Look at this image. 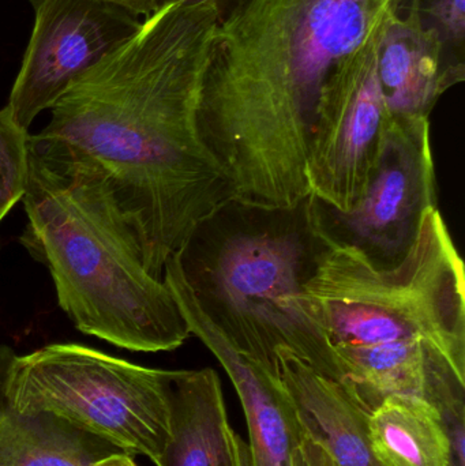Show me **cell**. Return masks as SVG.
I'll list each match as a JSON object with an SVG mask.
<instances>
[{"mask_svg": "<svg viewBox=\"0 0 465 466\" xmlns=\"http://www.w3.org/2000/svg\"><path fill=\"white\" fill-rule=\"evenodd\" d=\"M220 19L210 2L172 3L147 16L63 93L40 133L97 168L158 279L199 221L237 198L197 126Z\"/></svg>", "mask_w": 465, "mask_h": 466, "instance_id": "6da1fadb", "label": "cell"}, {"mask_svg": "<svg viewBox=\"0 0 465 466\" xmlns=\"http://www.w3.org/2000/svg\"><path fill=\"white\" fill-rule=\"evenodd\" d=\"M404 0H242L218 22L197 126L237 198L292 208L310 196L308 160L325 87Z\"/></svg>", "mask_w": 465, "mask_h": 466, "instance_id": "7a4b0ae2", "label": "cell"}, {"mask_svg": "<svg viewBox=\"0 0 465 466\" xmlns=\"http://www.w3.org/2000/svg\"><path fill=\"white\" fill-rule=\"evenodd\" d=\"M306 289L343 382L370 412L390 396H464V263L440 209L396 268L327 247Z\"/></svg>", "mask_w": 465, "mask_h": 466, "instance_id": "3957f363", "label": "cell"}, {"mask_svg": "<svg viewBox=\"0 0 465 466\" xmlns=\"http://www.w3.org/2000/svg\"><path fill=\"white\" fill-rule=\"evenodd\" d=\"M21 243L48 268L60 309L81 333L134 352H169L191 331L103 177L68 145L30 136Z\"/></svg>", "mask_w": 465, "mask_h": 466, "instance_id": "277c9868", "label": "cell"}, {"mask_svg": "<svg viewBox=\"0 0 465 466\" xmlns=\"http://www.w3.org/2000/svg\"><path fill=\"white\" fill-rule=\"evenodd\" d=\"M327 244L308 216V199L268 208L235 198L199 221L164 266L234 350L278 374L287 350L343 382L340 367L308 295Z\"/></svg>", "mask_w": 465, "mask_h": 466, "instance_id": "5b68a950", "label": "cell"}, {"mask_svg": "<svg viewBox=\"0 0 465 466\" xmlns=\"http://www.w3.org/2000/svg\"><path fill=\"white\" fill-rule=\"evenodd\" d=\"M174 377L74 342L24 356L0 347V391L15 412L56 416L156 466L171 441Z\"/></svg>", "mask_w": 465, "mask_h": 466, "instance_id": "8992f818", "label": "cell"}, {"mask_svg": "<svg viewBox=\"0 0 465 466\" xmlns=\"http://www.w3.org/2000/svg\"><path fill=\"white\" fill-rule=\"evenodd\" d=\"M308 209L328 247L352 249L377 270L400 265L429 210L439 209L430 119L388 115L379 161L360 204L344 213L308 196Z\"/></svg>", "mask_w": 465, "mask_h": 466, "instance_id": "52a82bcc", "label": "cell"}, {"mask_svg": "<svg viewBox=\"0 0 465 466\" xmlns=\"http://www.w3.org/2000/svg\"><path fill=\"white\" fill-rule=\"evenodd\" d=\"M377 32L330 76L308 155L310 196L344 213L362 201L379 161L387 123L377 74Z\"/></svg>", "mask_w": 465, "mask_h": 466, "instance_id": "ba28073f", "label": "cell"}, {"mask_svg": "<svg viewBox=\"0 0 465 466\" xmlns=\"http://www.w3.org/2000/svg\"><path fill=\"white\" fill-rule=\"evenodd\" d=\"M33 5L35 25L5 106L25 130L144 21L108 0H33Z\"/></svg>", "mask_w": 465, "mask_h": 466, "instance_id": "9c48e42d", "label": "cell"}, {"mask_svg": "<svg viewBox=\"0 0 465 466\" xmlns=\"http://www.w3.org/2000/svg\"><path fill=\"white\" fill-rule=\"evenodd\" d=\"M376 65L388 115L429 117L440 98L461 84L465 71L450 65L439 33L404 0L385 16L376 37Z\"/></svg>", "mask_w": 465, "mask_h": 466, "instance_id": "30bf717a", "label": "cell"}, {"mask_svg": "<svg viewBox=\"0 0 465 466\" xmlns=\"http://www.w3.org/2000/svg\"><path fill=\"white\" fill-rule=\"evenodd\" d=\"M164 282L185 317L191 336L201 339L228 374L248 424L254 466H291L302 430L278 374L267 371L240 355L179 285L166 279Z\"/></svg>", "mask_w": 465, "mask_h": 466, "instance_id": "8fae6325", "label": "cell"}, {"mask_svg": "<svg viewBox=\"0 0 465 466\" xmlns=\"http://www.w3.org/2000/svg\"><path fill=\"white\" fill-rule=\"evenodd\" d=\"M276 361L300 430L327 451L336 466H379L369 445L370 410L355 391L289 350H278Z\"/></svg>", "mask_w": 465, "mask_h": 466, "instance_id": "7c38bea8", "label": "cell"}, {"mask_svg": "<svg viewBox=\"0 0 465 466\" xmlns=\"http://www.w3.org/2000/svg\"><path fill=\"white\" fill-rule=\"evenodd\" d=\"M234 434L217 372L177 370L171 441L157 466H237Z\"/></svg>", "mask_w": 465, "mask_h": 466, "instance_id": "4fadbf2b", "label": "cell"}, {"mask_svg": "<svg viewBox=\"0 0 465 466\" xmlns=\"http://www.w3.org/2000/svg\"><path fill=\"white\" fill-rule=\"evenodd\" d=\"M379 466H453L452 438L441 408L417 396H390L368 420Z\"/></svg>", "mask_w": 465, "mask_h": 466, "instance_id": "5bb4252c", "label": "cell"}, {"mask_svg": "<svg viewBox=\"0 0 465 466\" xmlns=\"http://www.w3.org/2000/svg\"><path fill=\"white\" fill-rule=\"evenodd\" d=\"M120 451L56 416L15 412L0 391V466H90Z\"/></svg>", "mask_w": 465, "mask_h": 466, "instance_id": "9a60e30c", "label": "cell"}, {"mask_svg": "<svg viewBox=\"0 0 465 466\" xmlns=\"http://www.w3.org/2000/svg\"><path fill=\"white\" fill-rule=\"evenodd\" d=\"M29 139V133L16 123L10 109H0V223L26 191Z\"/></svg>", "mask_w": 465, "mask_h": 466, "instance_id": "2e32d148", "label": "cell"}, {"mask_svg": "<svg viewBox=\"0 0 465 466\" xmlns=\"http://www.w3.org/2000/svg\"><path fill=\"white\" fill-rule=\"evenodd\" d=\"M423 21L439 33L450 66L465 71V0H417Z\"/></svg>", "mask_w": 465, "mask_h": 466, "instance_id": "e0dca14e", "label": "cell"}, {"mask_svg": "<svg viewBox=\"0 0 465 466\" xmlns=\"http://www.w3.org/2000/svg\"><path fill=\"white\" fill-rule=\"evenodd\" d=\"M108 2L116 3L128 8L133 13L138 14L141 18H147L152 14L157 13L166 5L172 3H188V5H197V3H215L216 7L220 11L221 19L228 15L242 0H108Z\"/></svg>", "mask_w": 465, "mask_h": 466, "instance_id": "ac0fdd59", "label": "cell"}, {"mask_svg": "<svg viewBox=\"0 0 465 466\" xmlns=\"http://www.w3.org/2000/svg\"><path fill=\"white\" fill-rule=\"evenodd\" d=\"M291 466H336L322 446L302 431L292 453Z\"/></svg>", "mask_w": 465, "mask_h": 466, "instance_id": "d6986e66", "label": "cell"}, {"mask_svg": "<svg viewBox=\"0 0 465 466\" xmlns=\"http://www.w3.org/2000/svg\"><path fill=\"white\" fill-rule=\"evenodd\" d=\"M90 466H138L134 461L133 457L128 456V454L123 453H115L111 454V456L104 457V459L98 460L95 464Z\"/></svg>", "mask_w": 465, "mask_h": 466, "instance_id": "ffe728a7", "label": "cell"}]
</instances>
